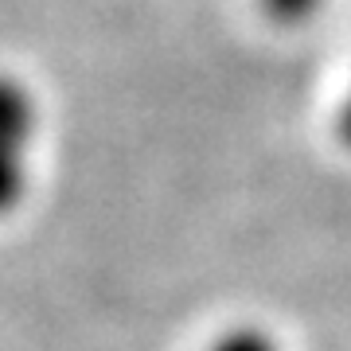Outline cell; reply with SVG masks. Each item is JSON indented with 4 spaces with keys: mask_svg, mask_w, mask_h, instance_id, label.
Wrapping results in <instances>:
<instances>
[{
    "mask_svg": "<svg viewBox=\"0 0 351 351\" xmlns=\"http://www.w3.org/2000/svg\"><path fill=\"white\" fill-rule=\"evenodd\" d=\"M36 133V98L12 75H0V215L16 211L27 188V149Z\"/></svg>",
    "mask_w": 351,
    "mask_h": 351,
    "instance_id": "obj_1",
    "label": "cell"
},
{
    "mask_svg": "<svg viewBox=\"0 0 351 351\" xmlns=\"http://www.w3.org/2000/svg\"><path fill=\"white\" fill-rule=\"evenodd\" d=\"M320 4H324V0H262L265 16L277 20V24H289V27L313 20V16L320 12Z\"/></svg>",
    "mask_w": 351,
    "mask_h": 351,
    "instance_id": "obj_2",
    "label": "cell"
},
{
    "mask_svg": "<svg viewBox=\"0 0 351 351\" xmlns=\"http://www.w3.org/2000/svg\"><path fill=\"white\" fill-rule=\"evenodd\" d=\"M211 351H277V343L265 336L262 328H234L223 339H215Z\"/></svg>",
    "mask_w": 351,
    "mask_h": 351,
    "instance_id": "obj_3",
    "label": "cell"
},
{
    "mask_svg": "<svg viewBox=\"0 0 351 351\" xmlns=\"http://www.w3.org/2000/svg\"><path fill=\"white\" fill-rule=\"evenodd\" d=\"M336 133H339V141L351 149V94H348V101H343V110H339V117H336Z\"/></svg>",
    "mask_w": 351,
    "mask_h": 351,
    "instance_id": "obj_4",
    "label": "cell"
}]
</instances>
